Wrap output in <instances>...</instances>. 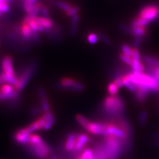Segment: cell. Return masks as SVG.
<instances>
[{
	"mask_svg": "<svg viewBox=\"0 0 159 159\" xmlns=\"http://www.w3.org/2000/svg\"><path fill=\"white\" fill-rule=\"evenodd\" d=\"M122 53L125 55L131 57H132V52H133V48H131L130 47H129L128 44H123L121 45V47Z\"/></svg>",
	"mask_w": 159,
	"mask_h": 159,
	"instance_id": "obj_30",
	"label": "cell"
},
{
	"mask_svg": "<svg viewBox=\"0 0 159 159\" xmlns=\"http://www.w3.org/2000/svg\"><path fill=\"white\" fill-rule=\"evenodd\" d=\"M41 15L43 16V17H47L48 18L49 17V10L47 7H43L41 9Z\"/></svg>",
	"mask_w": 159,
	"mask_h": 159,
	"instance_id": "obj_39",
	"label": "cell"
},
{
	"mask_svg": "<svg viewBox=\"0 0 159 159\" xmlns=\"http://www.w3.org/2000/svg\"><path fill=\"white\" fill-rule=\"evenodd\" d=\"M25 145L28 152L38 159H45L52 153V148L44 140L37 145Z\"/></svg>",
	"mask_w": 159,
	"mask_h": 159,
	"instance_id": "obj_5",
	"label": "cell"
},
{
	"mask_svg": "<svg viewBox=\"0 0 159 159\" xmlns=\"http://www.w3.org/2000/svg\"><path fill=\"white\" fill-rule=\"evenodd\" d=\"M42 7H43V5L41 3H40V2L36 3L35 5H34V8L33 9L31 13L29 14V16H31V17H37L39 13L41 12Z\"/></svg>",
	"mask_w": 159,
	"mask_h": 159,
	"instance_id": "obj_31",
	"label": "cell"
},
{
	"mask_svg": "<svg viewBox=\"0 0 159 159\" xmlns=\"http://www.w3.org/2000/svg\"><path fill=\"white\" fill-rule=\"evenodd\" d=\"M147 33V27H132L130 26V34L133 37H145Z\"/></svg>",
	"mask_w": 159,
	"mask_h": 159,
	"instance_id": "obj_16",
	"label": "cell"
},
{
	"mask_svg": "<svg viewBox=\"0 0 159 159\" xmlns=\"http://www.w3.org/2000/svg\"><path fill=\"white\" fill-rule=\"evenodd\" d=\"M21 32L23 37L27 41L33 40V33L31 27H29L28 23H22L21 27Z\"/></svg>",
	"mask_w": 159,
	"mask_h": 159,
	"instance_id": "obj_17",
	"label": "cell"
},
{
	"mask_svg": "<svg viewBox=\"0 0 159 159\" xmlns=\"http://www.w3.org/2000/svg\"><path fill=\"white\" fill-rule=\"evenodd\" d=\"M0 67L2 69V73L6 76L7 82L13 86L17 82V75L14 70L13 58L10 55L4 56L1 60Z\"/></svg>",
	"mask_w": 159,
	"mask_h": 159,
	"instance_id": "obj_4",
	"label": "cell"
},
{
	"mask_svg": "<svg viewBox=\"0 0 159 159\" xmlns=\"http://www.w3.org/2000/svg\"><path fill=\"white\" fill-rule=\"evenodd\" d=\"M99 37L97 34L94 33H90L88 34L87 41L89 44H94L98 43Z\"/></svg>",
	"mask_w": 159,
	"mask_h": 159,
	"instance_id": "obj_32",
	"label": "cell"
},
{
	"mask_svg": "<svg viewBox=\"0 0 159 159\" xmlns=\"http://www.w3.org/2000/svg\"><path fill=\"white\" fill-rule=\"evenodd\" d=\"M56 86L58 89L77 93L83 92L85 89L84 84L70 77L62 78L56 84Z\"/></svg>",
	"mask_w": 159,
	"mask_h": 159,
	"instance_id": "obj_6",
	"label": "cell"
},
{
	"mask_svg": "<svg viewBox=\"0 0 159 159\" xmlns=\"http://www.w3.org/2000/svg\"><path fill=\"white\" fill-rule=\"evenodd\" d=\"M143 61L147 66L146 73L159 83V58L147 55L143 57Z\"/></svg>",
	"mask_w": 159,
	"mask_h": 159,
	"instance_id": "obj_7",
	"label": "cell"
},
{
	"mask_svg": "<svg viewBox=\"0 0 159 159\" xmlns=\"http://www.w3.org/2000/svg\"><path fill=\"white\" fill-rule=\"evenodd\" d=\"M150 24V22L147 20L142 19L138 16L134 17L131 22V25L132 27H147Z\"/></svg>",
	"mask_w": 159,
	"mask_h": 159,
	"instance_id": "obj_20",
	"label": "cell"
},
{
	"mask_svg": "<svg viewBox=\"0 0 159 159\" xmlns=\"http://www.w3.org/2000/svg\"><path fill=\"white\" fill-rule=\"evenodd\" d=\"M90 138L85 133H76V139L75 148L73 152L74 155L80 153L84 148H86V146L88 143L90 142Z\"/></svg>",
	"mask_w": 159,
	"mask_h": 159,
	"instance_id": "obj_11",
	"label": "cell"
},
{
	"mask_svg": "<svg viewBox=\"0 0 159 159\" xmlns=\"http://www.w3.org/2000/svg\"><path fill=\"white\" fill-rule=\"evenodd\" d=\"M37 93L40 98V105H41L43 112H47L51 111V104L49 103L48 98L47 97V94L43 87H39L37 88Z\"/></svg>",
	"mask_w": 159,
	"mask_h": 159,
	"instance_id": "obj_12",
	"label": "cell"
},
{
	"mask_svg": "<svg viewBox=\"0 0 159 159\" xmlns=\"http://www.w3.org/2000/svg\"><path fill=\"white\" fill-rule=\"evenodd\" d=\"M55 121H56V118H55V117H54V115L52 116H51V117H49L46 121L45 123H44V125L43 127L44 130H46V131L49 130V129L53 126Z\"/></svg>",
	"mask_w": 159,
	"mask_h": 159,
	"instance_id": "obj_28",
	"label": "cell"
},
{
	"mask_svg": "<svg viewBox=\"0 0 159 159\" xmlns=\"http://www.w3.org/2000/svg\"><path fill=\"white\" fill-rule=\"evenodd\" d=\"M43 112V109L41 106V105H37V106H33L29 110V113L31 114V116H37L39 115L40 113H41Z\"/></svg>",
	"mask_w": 159,
	"mask_h": 159,
	"instance_id": "obj_29",
	"label": "cell"
},
{
	"mask_svg": "<svg viewBox=\"0 0 159 159\" xmlns=\"http://www.w3.org/2000/svg\"><path fill=\"white\" fill-rule=\"evenodd\" d=\"M34 19L38 24H39L40 25H41L45 29L46 31L47 30L51 29L54 26L53 21L49 18L37 16V17H34Z\"/></svg>",
	"mask_w": 159,
	"mask_h": 159,
	"instance_id": "obj_15",
	"label": "cell"
},
{
	"mask_svg": "<svg viewBox=\"0 0 159 159\" xmlns=\"http://www.w3.org/2000/svg\"><path fill=\"white\" fill-rule=\"evenodd\" d=\"M33 133L29 126L19 129L16 131L13 135V139L16 143L20 145H27L29 138Z\"/></svg>",
	"mask_w": 159,
	"mask_h": 159,
	"instance_id": "obj_10",
	"label": "cell"
},
{
	"mask_svg": "<svg viewBox=\"0 0 159 159\" xmlns=\"http://www.w3.org/2000/svg\"><path fill=\"white\" fill-rule=\"evenodd\" d=\"M1 4V3H0ZM2 10H1V9H0V16H2Z\"/></svg>",
	"mask_w": 159,
	"mask_h": 159,
	"instance_id": "obj_43",
	"label": "cell"
},
{
	"mask_svg": "<svg viewBox=\"0 0 159 159\" xmlns=\"http://www.w3.org/2000/svg\"><path fill=\"white\" fill-rule=\"evenodd\" d=\"M150 93L151 92L147 88L141 86H135V90L133 92L134 98L138 103H143L146 102Z\"/></svg>",
	"mask_w": 159,
	"mask_h": 159,
	"instance_id": "obj_13",
	"label": "cell"
},
{
	"mask_svg": "<svg viewBox=\"0 0 159 159\" xmlns=\"http://www.w3.org/2000/svg\"><path fill=\"white\" fill-rule=\"evenodd\" d=\"M80 11V7L78 6H73V7L71 8V9L66 13V16L67 17H72L75 15L78 14Z\"/></svg>",
	"mask_w": 159,
	"mask_h": 159,
	"instance_id": "obj_34",
	"label": "cell"
},
{
	"mask_svg": "<svg viewBox=\"0 0 159 159\" xmlns=\"http://www.w3.org/2000/svg\"><path fill=\"white\" fill-rule=\"evenodd\" d=\"M76 120L78 123V124L84 129L86 127L88 123H89V120L81 114H77L76 116Z\"/></svg>",
	"mask_w": 159,
	"mask_h": 159,
	"instance_id": "obj_27",
	"label": "cell"
},
{
	"mask_svg": "<svg viewBox=\"0 0 159 159\" xmlns=\"http://www.w3.org/2000/svg\"><path fill=\"white\" fill-rule=\"evenodd\" d=\"M148 112L147 111H142L140 113H139L138 117V122L139 125L141 126L145 125V124L147 122L148 120Z\"/></svg>",
	"mask_w": 159,
	"mask_h": 159,
	"instance_id": "obj_25",
	"label": "cell"
},
{
	"mask_svg": "<svg viewBox=\"0 0 159 159\" xmlns=\"http://www.w3.org/2000/svg\"><path fill=\"white\" fill-rule=\"evenodd\" d=\"M80 19V16L79 13L72 17L70 25V33L73 36L75 35L78 31Z\"/></svg>",
	"mask_w": 159,
	"mask_h": 159,
	"instance_id": "obj_18",
	"label": "cell"
},
{
	"mask_svg": "<svg viewBox=\"0 0 159 159\" xmlns=\"http://www.w3.org/2000/svg\"><path fill=\"white\" fill-rule=\"evenodd\" d=\"M159 15V4H148L143 6L138 13V17L152 22L157 20Z\"/></svg>",
	"mask_w": 159,
	"mask_h": 159,
	"instance_id": "obj_8",
	"label": "cell"
},
{
	"mask_svg": "<svg viewBox=\"0 0 159 159\" xmlns=\"http://www.w3.org/2000/svg\"><path fill=\"white\" fill-rule=\"evenodd\" d=\"M6 83H8L6 76H5L3 73L0 72V86Z\"/></svg>",
	"mask_w": 159,
	"mask_h": 159,
	"instance_id": "obj_40",
	"label": "cell"
},
{
	"mask_svg": "<svg viewBox=\"0 0 159 159\" xmlns=\"http://www.w3.org/2000/svg\"><path fill=\"white\" fill-rule=\"evenodd\" d=\"M143 38L144 37H134L133 39V46L134 48H138L139 46L141 45V44L142 43L143 41Z\"/></svg>",
	"mask_w": 159,
	"mask_h": 159,
	"instance_id": "obj_37",
	"label": "cell"
},
{
	"mask_svg": "<svg viewBox=\"0 0 159 159\" xmlns=\"http://www.w3.org/2000/svg\"><path fill=\"white\" fill-rule=\"evenodd\" d=\"M155 143L158 146H159V131L155 135Z\"/></svg>",
	"mask_w": 159,
	"mask_h": 159,
	"instance_id": "obj_41",
	"label": "cell"
},
{
	"mask_svg": "<svg viewBox=\"0 0 159 159\" xmlns=\"http://www.w3.org/2000/svg\"><path fill=\"white\" fill-rule=\"evenodd\" d=\"M0 9H1L2 13H6L9 12L10 10L9 4L7 3V2H3L0 4Z\"/></svg>",
	"mask_w": 159,
	"mask_h": 159,
	"instance_id": "obj_36",
	"label": "cell"
},
{
	"mask_svg": "<svg viewBox=\"0 0 159 159\" xmlns=\"http://www.w3.org/2000/svg\"><path fill=\"white\" fill-rule=\"evenodd\" d=\"M100 111L103 116L109 120L123 116L125 111V102L119 96H107L101 103Z\"/></svg>",
	"mask_w": 159,
	"mask_h": 159,
	"instance_id": "obj_1",
	"label": "cell"
},
{
	"mask_svg": "<svg viewBox=\"0 0 159 159\" xmlns=\"http://www.w3.org/2000/svg\"><path fill=\"white\" fill-rule=\"evenodd\" d=\"M157 21L159 22V15H158V17H157Z\"/></svg>",
	"mask_w": 159,
	"mask_h": 159,
	"instance_id": "obj_42",
	"label": "cell"
},
{
	"mask_svg": "<svg viewBox=\"0 0 159 159\" xmlns=\"http://www.w3.org/2000/svg\"><path fill=\"white\" fill-rule=\"evenodd\" d=\"M119 27H120L122 32L126 33H130V26H128L127 24L121 23L120 25V26H119Z\"/></svg>",
	"mask_w": 159,
	"mask_h": 159,
	"instance_id": "obj_38",
	"label": "cell"
},
{
	"mask_svg": "<svg viewBox=\"0 0 159 159\" xmlns=\"http://www.w3.org/2000/svg\"><path fill=\"white\" fill-rule=\"evenodd\" d=\"M35 1H36V2H37V0H35Z\"/></svg>",
	"mask_w": 159,
	"mask_h": 159,
	"instance_id": "obj_44",
	"label": "cell"
},
{
	"mask_svg": "<svg viewBox=\"0 0 159 159\" xmlns=\"http://www.w3.org/2000/svg\"><path fill=\"white\" fill-rule=\"evenodd\" d=\"M119 58H120V60L123 62L125 63L126 64H127V65L130 66L132 65L133 61H132V58L131 57H127V56L125 55V54H123V53L119 54Z\"/></svg>",
	"mask_w": 159,
	"mask_h": 159,
	"instance_id": "obj_33",
	"label": "cell"
},
{
	"mask_svg": "<svg viewBox=\"0 0 159 159\" xmlns=\"http://www.w3.org/2000/svg\"><path fill=\"white\" fill-rule=\"evenodd\" d=\"M76 159H94L93 149L91 148H86L80 153L74 155Z\"/></svg>",
	"mask_w": 159,
	"mask_h": 159,
	"instance_id": "obj_19",
	"label": "cell"
},
{
	"mask_svg": "<svg viewBox=\"0 0 159 159\" xmlns=\"http://www.w3.org/2000/svg\"><path fill=\"white\" fill-rule=\"evenodd\" d=\"M37 70V64L31 61L21 71L19 76H17V82L14 85L15 89L21 92L27 86L28 83L36 74Z\"/></svg>",
	"mask_w": 159,
	"mask_h": 159,
	"instance_id": "obj_3",
	"label": "cell"
},
{
	"mask_svg": "<svg viewBox=\"0 0 159 159\" xmlns=\"http://www.w3.org/2000/svg\"><path fill=\"white\" fill-rule=\"evenodd\" d=\"M36 3L35 0H25L24 1V8L28 15L31 14L34 8V5Z\"/></svg>",
	"mask_w": 159,
	"mask_h": 159,
	"instance_id": "obj_22",
	"label": "cell"
},
{
	"mask_svg": "<svg viewBox=\"0 0 159 159\" xmlns=\"http://www.w3.org/2000/svg\"><path fill=\"white\" fill-rule=\"evenodd\" d=\"M107 92L109 93V95L111 96H117V94L119 92V88L115 84L114 82L109 83L107 87Z\"/></svg>",
	"mask_w": 159,
	"mask_h": 159,
	"instance_id": "obj_24",
	"label": "cell"
},
{
	"mask_svg": "<svg viewBox=\"0 0 159 159\" xmlns=\"http://www.w3.org/2000/svg\"><path fill=\"white\" fill-rule=\"evenodd\" d=\"M43 140V139L42 137L38 134L32 133L29 138L27 144H29V145H37V144L41 143Z\"/></svg>",
	"mask_w": 159,
	"mask_h": 159,
	"instance_id": "obj_23",
	"label": "cell"
},
{
	"mask_svg": "<svg viewBox=\"0 0 159 159\" xmlns=\"http://www.w3.org/2000/svg\"><path fill=\"white\" fill-rule=\"evenodd\" d=\"M15 89L13 85L11 84L6 83L0 86V93L2 94H10Z\"/></svg>",
	"mask_w": 159,
	"mask_h": 159,
	"instance_id": "obj_21",
	"label": "cell"
},
{
	"mask_svg": "<svg viewBox=\"0 0 159 159\" xmlns=\"http://www.w3.org/2000/svg\"><path fill=\"white\" fill-rule=\"evenodd\" d=\"M98 35L99 38H100L102 41L103 43H105L106 44H111V40L109 39V38L108 37H107L106 34H105L103 33L99 32Z\"/></svg>",
	"mask_w": 159,
	"mask_h": 159,
	"instance_id": "obj_35",
	"label": "cell"
},
{
	"mask_svg": "<svg viewBox=\"0 0 159 159\" xmlns=\"http://www.w3.org/2000/svg\"><path fill=\"white\" fill-rule=\"evenodd\" d=\"M76 139V133L74 132L69 133L66 138L65 141H64V151L67 152H74V148H75Z\"/></svg>",
	"mask_w": 159,
	"mask_h": 159,
	"instance_id": "obj_14",
	"label": "cell"
},
{
	"mask_svg": "<svg viewBox=\"0 0 159 159\" xmlns=\"http://www.w3.org/2000/svg\"><path fill=\"white\" fill-rule=\"evenodd\" d=\"M56 5L59 9H61V10H62V11H65V13L70 11V10L71 9V8L73 7V6H72L70 3H68L67 2H62V1L57 2Z\"/></svg>",
	"mask_w": 159,
	"mask_h": 159,
	"instance_id": "obj_26",
	"label": "cell"
},
{
	"mask_svg": "<svg viewBox=\"0 0 159 159\" xmlns=\"http://www.w3.org/2000/svg\"><path fill=\"white\" fill-rule=\"evenodd\" d=\"M107 128L108 122H95L89 121L84 129L92 135L107 136Z\"/></svg>",
	"mask_w": 159,
	"mask_h": 159,
	"instance_id": "obj_9",
	"label": "cell"
},
{
	"mask_svg": "<svg viewBox=\"0 0 159 159\" xmlns=\"http://www.w3.org/2000/svg\"><path fill=\"white\" fill-rule=\"evenodd\" d=\"M128 78L134 86L147 88L151 93H159V83L151 76L144 72H130L127 73Z\"/></svg>",
	"mask_w": 159,
	"mask_h": 159,
	"instance_id": "obj_2",
	"label": "cell"
}]
</instances>
